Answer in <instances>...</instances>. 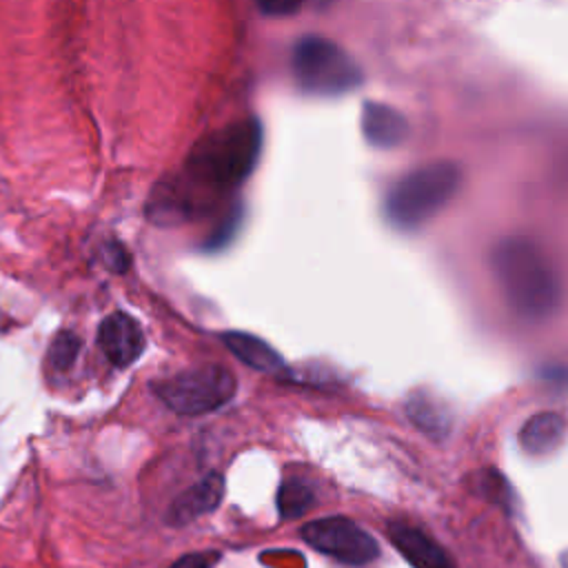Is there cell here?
<instances>
[{
  "label": "cell",
  "instance_id": "5b68a950",
  "mask_svg": "<svg viewBox=\"0 0 568 568\" xmlns=\"http://www.w3.org/2000/svg\"><path fill=\"white\" fill-rule=\"evenodd\" d=\"M235 377L217 364L180 371L153 386V393L180 415H202L224 406L235 395Z\"/></svg>",
  "mask_w": 568,
  "mask_h": 568
},
{
  "label": "cell",
  "instance_id": "52a82bcc",
  "mask_svg": "<svg viewBox=\"0 0 568 568\" xmlns=\"http://www.w3.org/2000/svg\"><path fill=\"white\" fill-rule=\"evenodd\" d=\"M98 344L111 364L129 366L144 351V333L133 317L115 311L102 320L98 328Z\"/></svg>",
  "mask_w": 568,
  "mask_h": 568
},
{
  "label": "cell",
  "instance_id": "7a4b0ae2",
  "mask_svg": "<svg viewBox=\"0 0 568 568\" xmlns=\"http://www.w3.org/2000/svg\"><path fill=\"white\" fill-rule=\"evenodd\" d=\"M508 308L524 322H546L564 304V282L548 253L528 237H506L490 255Z\"/></svg>",
  "mask_w": 568,
  "mask_h": 568
},
{
  "label": "cell",
  "instance_id": "277c9868",
  "mask_svg": "<svg viewBox=\"0 0 568 568\" xmlns=\"http://www.w3.org/2000/svg\"><path fill=\"white\" fill-rule=\"evenodd\" d=\"M291 67L295 82L311 95H339L362 82L357 62L333 40L304 36L295 42Z\"/></svg>",
  "mask_w": 568,
  "mask_h": 568
},
{
  "label": "cell",
  "instance_id": "8992f818",
  "mask_svg": "<svg viewBox=\"0 0 568 568\" xmlns=\"http://www.w3.org/2000/svg\"><path fill=\"white\" fill-rule=\"evenodd\" d=\"M302 539L342 564L364 566L379 555L377 541L346 517H322L302 528Z\"/></svg>",
  "mask_w": 568,
  "mask_h": 568
},
{
  "label": "cell",
  "instance_id": "9a60e30c",
  "mask_svg": "<svg viewBox=\"0 0 568 568\" xmlns=\"http://www.w3.org/2000/svg\"><path fill=\"white\" fill-rule=\"evenodd\" d=\"M78 351H80L78 335L71 331H62L55 335V339L49 348V362L55 368H69L73 364V359L78 357Z\"/></svg>",
  "mask_w": 568,
  "mask_h": 568
},
{
  "label": "cell",
  "instance_id": "6da1fadb",
  "mask_svg": "<svg viewBox=\"0 0 568 568\" xmlns=\"http://www.w3.org/2000/svg\"><path fill=\"white\" fill-rule=\"evenodd\" d=\"M262 151V124L255 118L204 135L186 155L180 175L153 197V215L189 217L217 195L237 189L255 169Z\"/></svg>",
  "mask_w": 568,
  "mask_h": 568
},
{
  "label": "cell",
  "instance_id": "3957f363",
  "mask_svg": "<svg viewBox=\"0 0 568 568\" xmlns=\"http://www.w3.org/2000/svg\"><path fill=\"white\" fill-rule=\"evenodd\" d=\"M459 166L430 162L402 175L386 193L384 215L399 231H415L433 220L457 193Z\"/></svg>",
  "mask_w": 568,
  "mask_h": 568
},
{
  "label": "cell",
  "instance_id": "5bb4252c",
  "mask_svg": "<svg viewBox=\"0 0 568 568\" xmlns=\"http://www.w3.org/2000/svg\"><path fill=\"white\" fill-rule=\"evenodd\" d=\"M313 490L306 481L293 477L286 479L280 490H277V510L282 515V519H297L302 517L311 504H313Z\"/></svg>",
  "mask_w": 568,
  "mask_h": 568
},
{
  "label": "cell",
  "instance_id": "ac0fdd59",
  "mask_svg": "<svg viewBox=\"0 0 568 568\" xmlns=\"http://www.w3.org/2000/svg\"><path fill=\"white\" fill-rule=\"evenodd\" d=\"M104 260H106V264H109L113 271H124V268L129 266V255H126V251H124L120 244H111Z\"/></svg>",
  "mask_w": 568,
  "mask_h": 568
},
{
  "label": "cell",
  "instance_id": "30bf717a",
  "mask_svg": "<svg viewBox=\"0 0 568 568\" xmlns=\"http://www.w3.org/2000/svg\"><path fill=\"white\" fill-rule=\"evenodd\" d=\"M362 133L375 149H395L408 138V120L388 104L366 102L362 109Z\"/></svg>",
  "mask_w": 568,
  "mask_h": 568
},
{
  "label": "cell",
  "instance_id": "7c38bea8",
  "mask_svg": "<svg viewBox=\"0 0 568 568\" xmlns=\"http://www.w3.org/2000/svg\"><path fill=\"white\" fill-rule=\"evenodd\" d=\"M222 339H224L226 348L251 368H257L262 373H275L284 366L282 355L271 344H266L264 339H260L255 335L231 331V333H224Z\"/></svg>",
  "mask_w": 568,
  "mask_h": 568
},
{
  "label": "cell",
  "instance_id": "4fadbf2b",
  "mask_svg": "<svg viewBox=\"0 0 568 568\" xmlns=\"http://www.w3.org/2000/svg\"><path fill=\"white\" fill-rule=\"evenodd\" d=\"M406 415L422 433L430 437H444L450 430L453 422L448 406L426 390L410 395V399L406 402Z\"/></svg>",
  "mask_w": 568,
  "mask_h": 568
},
{
  "label": "cell",
  "instance_id": "ba28073f",
  "mask_svg": "<svg viewBox=\"0 0 568 568\" xmlns=\"http://www.w3.org/2000/svg\"><path fill=\"white\" fill-rule=\"evenodd\" d=\"M388 537L413 568H457L446 548L410 524H388Z\"/></svg>",
  "mask_w": 568,
  "mask_h": 568
},
{
  "label": "cell",
  "instance_id": "8fae6325",
  "mask_svg": "<svg viewBox=\"0 0 568 568\" xmlns=\"http://www.w3.org/2000/svg\"><path fill=\"white\" fill-rule=\"evenodd\" d=\"M566 430H568V422L564 415L544 410L524 422V426L519 428L517 442L524 453L541 457V455L555 453L564 444Z\"/></svg>",
  "mask_w": 568,
  "mask_h": 568
},
{
  "label": "cell",
  "instance_id": "9c48e42d",
  "mask_svg": "<svg viewBox=\"0 0 568 568\" xmlns=\"http://www.w3.org/2000/svg\"><path fill=\"white\" fill-rule=\"evenodd\" d=\"M222 493H224V479L217 473L206 475L204 479H200L197 484H193L171 501L166 510V521L171 526H184L202 517L204 513H211L220 504Z\"/></svg>",
  "mask_w": 568,
  "mask_h": 568
},
{
  "label": "cell",
  "instance_id": "2e32d148",
  "mask_svg": "<svg viewBox=\"0 0 568 568\" xmlns=\"http://www.w3.org/2000/svg\"><path fill=\"white\" fill-rule=\"evenodd\" d=\"M257 7L262 9V13L266 16H275V18H282V16H291L295 13L304 0H255Z\"/></svg>",
  "mask_w": 568,
  "mask_h": 568
},
{
  "label": "cell",
  "instance_id": "d6986e66",
  "mask_svg": "<svg viewBox=\"0 0 568 568\" xmlns=\"http://www.w3.org/2000/svg\"><path fill=\"white\" fill-rule=\"evenodd\" d=\"M559 564H561V568H568V550H564V552H561Z\"/></svg>",
  "mask_w": 568,
  "mask_h": 568
},
{
  "label": "cell",
  "instance_id": "e0dca14e",
  "mask_svg": "<svg viewBox=\"0 0 568 568\" xmlns=\"http://www.w3.org/2000/svg\"><path fill=\"white\" fill-rule=\"evenodd\" d=\"M220 559L217 552H191L180 557L171 568H213L215 561Z\"/></svg>",
  "mask_w": 568,
  "mask_h": 568
}]
</instances>
